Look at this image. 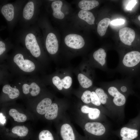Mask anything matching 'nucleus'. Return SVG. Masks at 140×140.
Returning a JSON list of instances; mask_svg holds the SVG:
<instances>
[{
	"mask_svg": "<svg viewBox=\"0 0 140 140\" xmlns=\"http://www.w3.org/2000/svg\"><path fill=\"white\" fill-rule=\"evenodd\" d=\"M13 61L22 70L26 72L33 71L35 68L34 63L28 59H24L23 55L20 53L16 54L13 58Z\"/></svg>",
	"mask_w": 140,
	"mask_h": 140,
	"instance_id": "nucleus-1",
	"label": "nucleus"
},
{
	"mask_svg": "<svg viewBox=\"0 0 140 140\" xmlns=\"http://www.w3.org/2000/svg\"><path fill=\"white\" fill-rule=\"evenodd\" d=\"M64 42L68 47L74 49L82 48L85 45V42L81 35L75 34H69L65 37Z\"/></svg>",
	"mask_w": 140,
	"mask_h": 140,
	"instance_id": "nucleus-2",
	"label": "nucleus"
},
{
	"mask_svg": "<svg viewBox=\"0 0 140 140\" xmlns=\"http://www.w3.org/2000/svg\"><path fill=\"white\" fill-rule=\"evenodd\" d=\"M25 43L26 48L33 56L37 58L40 55V48L34 34H27L25 37Z\"/></svg>",
	"mask_w": 140,
	"mask_h": 140,
	"instance_id": "nucleus-3",
	"label": "nucleus"
},
{
	"mask_svg": "<svg viewBox=\"0 0 140 140\" xmlns=\"http://www.w3.org/2000/svg\"><path fill=\"white\" fill-rule=\"evenodd\" d=\"M60 134L62 140H85L84 137L76 134L71 126L67 123L61 126Z\"/></svg>",
	"mask_w": 140,
	"mask_h": 140,
	"instance_id": "nucleus-4",
	"label": "nucleus"
},
{
	"mask_svg": "<svg viewBox=\"0 0 140 140\" xmlns=\"http://www.w3.org/2000/svg\"><path fill=\"white\" fill-rule=\"evenodd\" d=\"M85 130L88 133L94 135L100 136L103 135L106 131L103 125L99 122H89L84 126Z\"/></svg>",
	"mask_w": 140,
	"mask_h": 140,
	"instance_id": "nucleus-5",
	"label": "nucleus"
},
{
	"mask_svg": "<svg viewBox=\"0 0 140 140\" xmlns=\"http://www.w3.org/2000/svg\"><path fill=\"white\" fill-rule=\"evenodd\" d=\"M140 62V52L136 51H132L127 53L123 58L122 62L125 66L133 67Z\"/></svg>",
	"mask_w": 140,
	"mask_h": 140,
	"instance_id": "nucleus-6",
	"label": "nucleus"
},
{
	"mask_svg": "<svg viewBox=\"0 0 140 140\" xmlns=\"http://www.w3.org/2000/svg\"><path fill=\"white\" fill-rule=\"evenodd\" d=\"M120 40L125 44L129 46L131 45L135 37V33L132 29L125 27L121 29L119 31Z\"/></svg>",
	"mask_w": 140,
	"mask_h": 140,
	"instance_id": "nucleus-7",
	"label": "nucleus"
},
{
	"mask_svg": "<svg viewBox=\"0 0 140 140\" xmlns=\"http://www.w3.org/2000/svg\"><path fill=\"white\" fill-rule=\"evenodd\" d=\"M46 46L47 51L51 54H54L57 52L59 47L58 41L54 33H50L47 35L46 40Z\"/></svg>",
	"mask_w": 140,
	"mask_h": 140,
	"instance_id": "nucleus-8",
	"label": "nucleus"
},
{
	"mask_svg": "<svg viewBox=\"0 0 140 140\" xmlns=\"http://www.w3.org/2000/svg\"><path fill=\"white\" fill-rule=\"evenodd\" d=\"M108 92L110 95L114 97L113 102L115 105L121 106L125 103L126 101L125 96L121 93L116 87H110L108 89Z\"/></svg>",
	"mask_w": 140,
	"mask_h": 140,
	"instance_id": "nucleus-9",
	"label": "nucleus"
},
{
	"mask_svg": "<svg viewBox=\"0 0 140 140\" xmlns=\"http://www.w3.org/2000/svg\"><path fill=\"white\" fill-rule=\"evenodd\" d=\"M22 88L24 94H27L30 93L31 95L33 96L38 95L40 90L39 86L34 82H32L30 85L25 83L23 85Z\"/></svg>",
	"mask_w": 140,
	"mask_h": 140,
	"instance_id": "nucleus-10",
	"label": "nucleus"
},
{
	"mask_svg": "<svg viewBox=\"0 0 140 140\" xmlns=\"http://www.w3.org/2000/svg\"><path fill=\"white\" fill-rule=\"evenodd\" d=\"M62 2L60 0L54 1L52 3L51 6L53 11V15L56 18L62 19L65 17L64 13L61 11Z\"/></svg>",
	"mask_w": 140,
	"mask_h": 140,
	"instance_id": "nucleus-11",
	"label": "nucleus"
},
{
	"mask_svg": "<svg viewBox=\"0 0 140 140\" xmlns=\"http://www.w3.org/2000/svg\"><path fill=\"white\" fill-rule=\"evenodd\" d=\"M138 130L126 127L122 128L120 131V135L122 140H132L137 137Z\"/></svg>",
	"mask_w": 140,
	"mask_h": 140,
	"instance_id": "nucleus-12",
	"label": "nucleus"
},
{
	"mask_svg": "<svg viewBox=\"0 0 140 140\" xmlns=\"http://www.w3.org/2000/svg\"><path fill=\"white\" fill-rule=\"evenodd\" d=\"M51 99L46 98L42 100L38 104L36 108L37 112L39 114H45L52 104Z\"/></svg>",
	"mask_w": 140,
	"mask_h": 140,
	"instance_id": "nucleus-13",
	"label": "nucleus"
},
{
	"mask_svg": "<svg viewBox=\"0 0 140 140\" xmlns=\"http://www.w3.org/2000/svg\"><path fill=\"white\" fill-rule=\"evenodd\" d=\"M1 12L6 19L11 21L14 17V7L13 5L9 3L3 6L2 8Z\"/></svg>",
	"mask_w": 140,
	"mask_h": 140,
	"instance_id": "nucleus-14",
	"label": "nucleus"
},
{
	"mask_svg": "<svg viewBox=\"0 0 140 140\" xmlns=\"http://www.w3.org/2000/svg\"><path fill=\"white\" fill-rule=\"evenodd\" d=\"M78 15L79 18L84 20L88 24L91 25L94 24L95 18L91 12L81 10L79 12Z\"/></svg>",
	"mask_w": 140,
	"mask_h": 140,
	"instance_id": "nucleus-15",
	"label": "nucleus"
},
{
	"mask_svg": "<svg viewBox=\"0 0 140 140\" xmlns=\"http://www.w3.org/2000/svg\"><path fill=\"white\" fill-rule=\"evenodd\" d=\"M99 4L97 1L82 0L79 2L78 5L82 10L88 11L97 6Z\"/></svg>",
	"mask_w": 140,
	"mask_h": 140,
	"instance_id": "nucleus-16",
	"label": "nucleus"
},
{
	"mask_svg": "<svg viewBox=\"0 0 140 140\" xmlns=\"http://www.w3.org/2000/svg\"><path fill=\"white\" fill-rule=\"evenodd\" d=\"M110 22V19L107 18H103L99 22L97 26V31L100 36H103L104 35Z\"/></svg>",
	"mask_w": 140,
	"mask_h": 140,
	"instance_id": "nucleus-17",
	"label": "nucleus"
},
{
	"mask_svg": "<svg viewBox=\"0 0 140 140\" xmlns=\"http://www.w3.org/2000/svg\"><path fill=\"white\" fill-rule=\"evenodd\" d=\"M2 91L4 93L7 94L9 97L11 99L18 97L19 95L18 89L12 87L9 84H6L3 86Z\"/></svg>",
	"mask_w": 140,
	"mask_h": 140,
	"instance_id": "nucleus-18",
	"label": "nucleus"
},
{
	"mask_svg": "<svg viewBox=\"0 0 140 140\" xmlns=\"http://www.w3.org/2000/svg\"><path fill=\"white\" fill-rule=\"evenodd\" d=\"M106 56V53L104 50L102 48L98 49L93 54L94 59L102 66H103L105 64Z\"/></svg>",
	"mask_w": 140,
	"mask_h": 140,
	"instance_id": "nucleus-19",
	"label": "nucleus"
},
{
	"mask_svg": "<svg viewBox=\"0 0 140 140\" xmlns=\"http://www.w3.org/2000/svg\"><path fill=\"white\" fill-rule=\"evenodd\" d=\"M34 11V3L32 1L28 2L24 8L23 11V17L26 19H30L33 16Z\"/></svg>",
	"mask_w": 140,
	"mask_h": 140,
	"instance_id": "nucleus-20",
	"label": "nucleus"
},
{
	"mask_svg": "<svg viewBox=\"0 0 140 140\" xmlns=\"http://www.w3.org/2000/svg\"><path fill=\"white\" fill-rule=\"evenodd\" d=\"M58 108L56 103H53L51 105L48 110L45 114L46 119L49 120L55 118L58 116Z\"/></svg>",
	"mask_w": 140,
	"mask_h": 140,
	"instance_id": "nucleus-21",
	"label": "nucleus"
},
{
	"mask_svg": "<svg viewBox=\"0 0 140 140\" xmlns=\"http://www.w3.org/2000/svg\"><path fill=\"white\" fill-rule=\"evenodd\" d=\"M9 114L15 121L18 122H24L27 119V117L25 114L19 113L15 109H10L9 111Z\"/></svg>",
	"mask_w": 140,
	"mask_h": 140,
	"instance_id": "nucleus-22",
	"label": "nucleus"
},
{
	"mask_svg": "<svg viewBox=\"0 0 140 140\" xmlns=\"http://www.w3.org/2000/svg\"><path fill=\"white\" fill-rule=\"evenodd\" d=\"M78 79L80 84L83 88H88L93 84L92 80L83 74H79L78 76Z\"/></svg>",
	"mask_w": 140,
	"mask_h": 140,
	"instance_id": "nucleus-23",
	"label": "nucleus"
},
{
	"mask_svg": "<svg viewBox=\"0 0 140 140\" xmlns=\"http://www.w3.org/2000/svg\"><path fill=\"white\" fill-rule=\"evenodd\" d=\"M13 133L16 134L20 137L26 136L28 132V129L24 126H15L12 129Z\"/></svg>",
	"mask_w": 140,
	"mask_h": 140,
	"instance_id": "nucleus-24",
	"label": "nucleus"
},
{
	"mask_svg": "<svg viewBox=\"0 0 140 140\" xmlns=\"http://www.w3.org/2000/svg\"><path fill=\"white\" fill-rule=\"evenodd\" d=\"M39 140H54L52 134L47 130L41 131L39 134Z\"/></svg>",
	"mask_w": 140,
	"mask_h": 140,
	"instance_id": "nucleus-25",
	"label": "nucleus"
},
{
	"mask_svg": "<svg viewBox=\"0 0 140 140\" xmlns=\"http://www.w3.org/2000/svg\"><path fill=\"white\" fill-rule=\"evenodd\" d=\"M95 92L98 96L101 103L103 104H105L108 96L104 90L102 88H98L95 90Z\"/></svg>",
	"mask_w": 140,
	"mask_h": 140,
	"instance_id": "nucleus-26",
	"label": "nucleus"
},
{
	"mask_svg": "<svg viewBox=\"0 0 140 140\" xmlns=\"http://www.w3.org/2000/svg\"><path fill=\"white\" fill-rule=\"evenodd\" d=\"M88 114L89 118L91 120H94L99 117L100 114V111L97 108L89 107Z\"/></svg>",
	"mask_w": 140,
	"mask_h": 140,
	"instance_id": "nucleus-27",
	"label": "nucleus"
},
{
	"mask_svg": "<svg viewBox=\"0 0 140 140\" xmlns=\"http://www.w3.org/2000/svg\"><path fill=\"white\" fill-rule=\"evenodd\" d=\"M62 85L65 89H68L71 86L72 83V79L69 76H66L61 79Z\"/></svg>",
	"mask_w": 140,
	"mask_h": 140,
	"instance_id": "nucleus-28",
	"label": "nucleus"
},
{
	"mask_svg": "<svg viewBox=\"0 0 140 140\" xmlns=\"http://www.w3.org/2000/svg\"><path fill=\"white\" fill-rule=\"evenodd\" d=\"M91 92L89 90L85 91L83 93L81 100L84 103L88 104L91 102Z\"/></svg>",
	"mask_w": 140,
	"mask_h": 140,
	"instance_id": "nucleus-29",
	"label": "nucleus"
},
{
	"mask_svg": "<svg viewBox=\"0 0 140 140\" xmlns=\"http://www.w3.org/2000/svg\"><path fill=\"white\" fill-rule=\"evenodd\" d=\"M52 81L53 84L59 90L62 89L63 87L62 85L61 79L58 76H54L52 79Z\"/></svg>",
	"mask_w": 140,
	"mask_h": 140,
	"instance_id": "nucleus-30",
	"label": "nucleus"
},
{
	"mask_svg": "<svg viewBox=\"0 0 140 140\" xmlns=\"http://www.w3.org/2000/svg\"><path fill=\"white\" fill-rule=\"evenodd\" d=\"M91 102L94 104L99 106L100 105L101 103L99 99L95 92H91Z\"/></svg>",
	"mask_w": 140,
	"mask_h": 140,
	"instance_id": "nucleus-31",
	"label": "nucleus"
},
{
	"mask_svg": "<svg viewBox=\"0 0 140 140\" xmlns=\"http://www.w3.org/2000/svg\"><path fill=\"white\" fill-rule=\"evenodd\" d=\"M125 23L124 20L122 19H117L112 21L111 24L114 25H117L123 24Z\"/></svg>",
	"mask_w": 140,
	"mask_h": 140,
	"instance_id": "nucleus-32",
	"label": "nucleus"
},
{
	"mask_svg": "<svg viewBox=\"0 0 140 140\" xmlns=\"http://www.w3.org/2000/svg\"><path fill=\"white\" fill-rule=\"evenodd\" d=\"M129 2L126 6V9L128 10H131L137 3L136 0L129 1Z\"/></svg>",
	"mask_w": 140,
	"mask_h": 140,
	"instance_id": "nucleus-33",
	"label": "nucleus"
},
{
	"mask_svg": "<svg viewBox=\"0 0 140 140\" xmlns=\"http://www.w3.org/2000/svg\"><path fill=\"white\" fill-rule=\"evenodd\" d=\"M6 50L5 45L2 41H0V55H1Z\"/></svg>",
	"mask_w": 140,
	"mask_h": 140,
	"instance_id": "nucleus-34",
	"label": "nucleus"
},
{
	"mask_svg": "<svg viewBox=\"0 0 140 140\" xmlns=\"http://www.w3.org/2000/svg\"><path fill=\"white\" fill-rule=\"evenodd\" d=\"M5 117L2 114L0 113V122L3 124L5 122L6 119Z\"/></svg>",
	"mask_w": 140,
	"mask_h": 140,
	"instance_id": "nucleus-35",
	"label": "nucleus"
},
{
	"mask_svg": "<svg viewBox=\"0 0 140 140\" xmlns=\"http://www.w3.org/2000/svg\"><path fill=\"white\" fill-rule=\"evenodd\" d=\"M121 90L123 92H125L127 90V88L125 86H122L121 88Z\"/></svg>",
	"mask_w": 140,
	"mask_h": 140,
	"instance_id": "nucleus-36",
	"label": "nucleus"
},
{
	"mask_svg": "<svg viewBox=\"0 0 140 140\" xmlns=\"http://www.w3.org/2000/svg\"><path fill=\"white\" fill-rule=\"evenodd\" d=\"M138 19L140 21V15H139L138 17Z\"/></svg>",
	"mask_w": 140,
	"mask_h": 140,
	"instance_id": "nucleus-37",
	"label": "nucleus"
},
{
	"mask_svg": "<svg viewBox=\"0 0 140 140\" xmlns=\"http://www.w3.org/2000/svg\"></svg>",
	"mask_w": 140,
	"mask_h": 140,
	"instance_id": "nucleus-38",
	"label": "nucleus"
}]
</instances>
